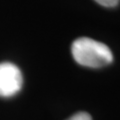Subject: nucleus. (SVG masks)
<instances>
[{"instance_id": "nucleus-1", "label": "nucleus", "mask_w": 120, "mask_h": 120, "mask_svg": "<svg viewBox=\"0 0 120 120\" xmlns=\"http://www.w3.org/2000/svg\"><path fill=\"white\" fill-rule=\"evenodd\" d=\"M74 60L78 64L89 68H100L113 61V54L110 48L99 41L80 37L71 46Z\"/></svg>"}, {"instance_id": "nucleus-2", "label": "nucleus", "mask_w": 120, "mask_h": 120, "mask_svg": "<svg viewBox=\"0 0 120 120\" xmlns=\"http://www.w3.org/2000/svg\"><path fill=\"white\" fill-rule=\"evenodd\" d=\"M23 83L22 73L11 62L0 63V96L11 97L20 91Z\"/></svg>"}, {"instance_id": "nucleus-3", "label": "nucleus", "mask_w": 120, "mask_h": 120, "mask_svg": "<svg viewBox=\"0 0 120 120\" xmlns=\"http://www.w3.org/2000/svg\"><path fill=\"white\" fill-rule=\"evenodd\" d=\"M67 120H92L91 116L86 112H78V113L74 114L73 116H71L70 118Z\"/></svg>"}, {"instance_id": "nucleus-4", "label": "nucleus", "mask_w": 120, "mask_h": 120, "mask_svg": "<svg viewBox=\"0 0 120 120\" xmlns=\"http://www.w3.org/2000/svg\"><path fill=\"white\" fill-rule=\"evenodd\" d=\"M95 1L104 7H115L119 3V0H95Z\"/></svg>"}]
</instances>
